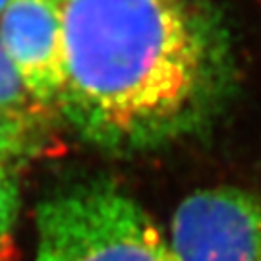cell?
Masks as SVG:
<instances>
[{
    "label": "cell",
    "mask_w": 261,
    "mask_h": 261,
    "mask_svg": "<svg viewBox=\"0 0 261 261\" xmlns=\"http://www.w3.org/2000/svg\"><path fill=\"white\" fill-rule=\"evenodd\" d=\"M62 25L58 112L114 155L199 130L221 99L211 39L182 0H55Z\"/></svg>",
    "instance_id": "1"
},
{
    "label": "cell",
    "mask_w": 261,
    "mask_h": 261,
    "mask_svg": "<svg viewBox=\"0 0 261 261\" xmlns=\"http://www.w3.org/2000/svg\"><path fill=\"white\" fill-rule=\"evenodd\" d=\"M35 230V261H178L151 215L109 178L45 197Z\"/></svg>",
    "instance_id": "2"
},
{
    "label": "cell",
    "mask_w": 261,
    "mask_h": 261,
    "mask_svg": "<svg viewBox=\"0 0 261 261\" xmlns=\"http://www.w3.org/2000/svg\"><path fill=\"white\" fill-rule=\"evenodd\" d=\"M168 242L178 261H261V197L236 186L197 190L178 203Z\"/></svg>",
    "instance_id": "3"
},
{
    "label": "cell",
    "mask_w": 261,
    "mask_h": 261,
    "mask_svg": "<svg viewBox=\"0 0 261 261\" xmlns=\"http://www.w3.org/2000/svg\"><path fill=\"white\" fill-rule=\"evenodd\" d=\"M0 39L31 93L58 112L62 25L55 0H12L0 16Z\"/></svg>",
    "instance_id": "4"
},
{
    "label": "cell",
    "mask_w": 261,
    "mask_h": 261,
    "mask_svg": "<svg viewBox=\"0 0 261 261\" xmlns=\"http://www.w3.org/2000/svg\"><path fill=\"white\" fill-rule=\"evenodd\" d=\"M0 112L12 120L23 124L31 132H45L50 118L56 114L50 107L41 103L31 93L28 84L19 75L0 39Z\"/></svg>",
    "instance_id": "5"
},
{
    "label": "cell",
    "mask_w": 261,
    "mask_h": 261,
    "mask_svg": "<svg viewBox=\"0 0 261 261\" xmlns=\"http://www.w3.org/2000/svg\"><path fill=\"white\" fill-rule=\"evenodd\" d=\"M37 147L35 132L0 112V168H14V163L35 155Z\"/></svg>",
    "instance_id": "6"
},
{
    "label": "cell",
    "mask_w": 261,
    "mask_h": 261,
    "mask_svg": "<svg viewBox=\"0 0 261 261\" xmlns=\"http://www.w3.org/2000/svg\"><path fill=\"white\" fill-rule=\"evenodd\" d=\"M21 211V192L14 168H0V246L10 240Z\"/></svg>",
    "instance_id": "7"
},
{
    "label": "cell",
    "mask_w": 261,
    "mask_h": 261,
    "mask_svg": "<svg viewBox=\"0 0 261 261\" xmlns=\"http://www.w3.org/2000/svg\"><path fill=\"white\" fill-rule=\"evenodd\" d=\"M12 0H0V16L4 14V10H6V6H8Z\"/></svg>",
    "instance_id": "8"
}]
</instances>
